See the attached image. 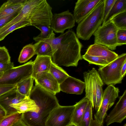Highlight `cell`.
Returning a JSON list of instances; mask_svg holds the SVG:
<instances>
[{
  "mask_svg": "<svg viewBox=\"0 0 126 126\" xmlns=\"http://www.w3.org/2000/svg\"><path fill=\"white\" fill-rule=\"evenodd\" d=\"M50 44L52 61L59 66L77 67L79 61L82 59L81 53L82 45L72 30L69 29L55 37Z\"/></svg>",
  "mask_w": 126,
  "mask_h": 126,
  "instance_id": "6da1fadb",
  "label": "cell"
},
{
  "mask_svg": "<svg viewBox=\"0 0 126 126\" xmlns=\"http://www.w3.org/2000/svg\"><path fill=\"white\" fill-rule=\"evenodd\" d=\"M33 26L37 28L41 31V32L38 35L33 37V39L36 41H43L50 44L52 41L55 37V34L50 26L35 24Z\"/></svg>",
  "mask_w": 126,
  "mask_h": 126,
  "instance_id": "7402d4cb",
  "label": "cell"
},
{
  "mask_svg": "<svg viewBox=\"0 0 126 126\" xmlns=\"http://www.w3.org/2000/svg\"><path fill=\"white\" fill-rule=\"evenodd\" d=\"M115 0H105L102 24L104 22Z\"/></svg>",
  "mask_w": 126,
  "mask_h": 126,
  "instance_id": "e575fe53",
  "label": "cell"
},
{
  "mask_svg": "<svg viewBox=\"0 0 126 126\" xmlns=\"http://www.w3.org/2000/svg\"><path fill=\"white\" fill-rule=\"evenodd\" d=\"M12 126H28L22 120L21 118Z\"/></svg>",
  "mask_w": 126,
  "mask_h": 126,
  "instance_id": "f35d334b",
  "label": "cell"
},
{
  "mask_svg": "<svg viewBox=\"0 0 126 126\" xmlns=\"http://www.w3.org/2000/svg\"><path fill=\"white\" fill-rule=\"evenodd\" d=\"M75 22L73 15L67 10L60 13L53 15L50 26L55 32L63 33L66 30L74 27Z\"/></svg>",
  "mask_w": 126,
  "mask_h": 126,
  "instance_id": "8fae6325",
  "label": "cell"
},
{
  "mask_svg": "<svg viewBox=\"0 0 126 126\" xmlns=\"http://www.w3.org/2000/svg\"><path fill=\"white\" fill-rule=\"evenodd\" d=\"M75 105H59L51 111L46 123V126H68L71 124Z\"/></svg>",
  "mask_w": 126,
  "mask_h": 126,
  "instance_id": "30bf717a",
  "label": "cell"
},
{
  "mask_svg": "<svg viewBox=\"0 0 126 126\" xmlns=\"http://www.w3.org/2000/svg\"><path fill=\"white\" fill-rule=\"evenodd\" d=\"M13 63L11 61L0 62V73H4L14 67Z\"/></svg>",
  "mask_w": 126,
  "mask_h": 126,
  "instance_id": "74e56055",
  "label": "cell"
},
{
  "mask_svg": "<svg viewBox=\"0 0 126 126\" xmlns=\"http://www.w3.org/2000/svg\"><path fill=\"white\" fill-rule=\"evenodd\" d=\"M110 21L112 22L118 29H126V11L116 15Z\"/></svg>",
  "mask_w": 126,
  "mask_h": 126,
  "instance_id": "4dcf8cb0",
  "label": "cell"
},
{
  "mask_svg": "<svg viewBox=\"0 0 126 126\" xmlns=\"http://www.w3.org/2000/svg\"><path fill=\"white\" fill-rule=\"evenodd\" d=\"M29 26H31L30 23L26 20H23L10 27L0 34V41L4 39L10 33L15 30Z\"/></svg>",
  "mask_w": 126,
  "mask_h": 126,
  "instance_id": "f1b7e54d",
  "label": "cell"
},
{
  "mask_svg": "<svg viewBox=\"0 0 126 126\" xmlns=\"http://www.w3.org/2000/svg\"><path fill=\"white\" fill-rule=\"evenodd\" d=\"M126 117V90L119 98L118 101L109 114L105 122L108 126L114 123H121Z\"/></svg>",
  "mask_w": 126,
  "mask_h": 126,
  "instance_id": "7c38bea8",
  "label": "cell"
},
{
  "mask_svg": "<svg viewBox=\"0 0 126 126\" xmlns=\"http://www.w3.org/2000/svg\"><path fill=\"white\" fill-rule=\"evenodd\" d=\"M10 106L19 114L30 111L37 112L39 109L34 101L26 96L18 103L12 104Z\"/></svg>",
  "mask_w": 126,
  "mask_h": 126,
  "instance_id": "d6986e66",
  "label": "cell"
},
{
  "mask_svg": "<svg viewBox=\"0 0 126 126\" xmlns=\"http://www.w3.org/2000/svg\"><path fill=\"white\" fill-rule=\"evenodd\" d=\"M126 61V53L119 55L114 60L104 66H100L98 72L104 83L108 85L122 83L124 78L121 70Z\"/></svg>",
  "mask_w": 126,
  "mask_h": 126,
  "instance_id": "8992f818",
  "label": "cell"
},
{
  "mask_svg": "<svg viewBox=\"0 0 126 126\" xmlns=\"http://www.w3.org/2000/svg\"><path fill=\"white\" fill-rule=\"evenodd\" d=\"M60 91L67 93L81 94L85 88L84 82L70 76L59 84Z\"/></svg>",
  "mask_w": 126,
  "mask_h": 126,
  "instance_id": "2e32d148",
  "label": "cell"
},
{
  "mask_svg": "<svg viewBox=\"0 0 126 126\" xmlns=\"http://www.w3.org/2000/svg\"><path fill=\"white\" fill-rule=\"evenodd\" d=\"M119 92V89L112 85H108L103 92L101 104L94 115V120L102 126L108 110L114 104Z\"/></svg>",
  "mask_w": 126,
  "mask_h": 126,
  "instance_id": "9c48e42d",
  "label": "cell"
},
{
  "mask_svg": "<svg viewBox=\"0 0 126 126\" xmlns=\"http://www.w3.org/2000/svg\"><path fill=\"white\" fill-rule=\"evenodd\" d=\"M89 100L85 96L75 105L74 109L70 126H78L85 110Z\"/></svg>",
  "mask_w": 126,
  "mask_h": 126,
  "instance_id": "44dd1931",
  "label": "cell"
},
{
  "mask_svg": "<svg viewBox=\"0 0 126 126\" xmlns=\"http://www.w3.org/2000/svg\"><path fill=\"white\" fill-rule=\"evenodd\" d=\"M3 74V73H0V77L2 76Z\"/></svg>",
  "mask_w": 126,
  "mask_h": 126,
  "instance_id": "ee69618b",
  "label": "cell"
},
{
  "mask_svg": "<svg viewBox=\"0 0 126 126\" xmlns=\"http://www.w3.org/2000/svg\"><path fill=\"white\" fill-rule=\"evenodd\" d=\"M126 72V61L123 64L121 70V74L123 77L125 76Z\"/></svg>",
  "mask_w": 126,
  "mask_h": 126,
  "instance_id": "ab89813d",
  "label": "cell"
},
{
  "mask_svg": "<svg viewBox=\"0 0 126 126\" xmlns=\"http://www.w3.org/2000/svg\"><path fill=\"white\" fill-rule=\"evenodd\" d=\"M0 115L5 116L6 115V113L5 111L0 107Z\"/></svg>",
  "mask_w": 126,
  "mask_h": 126,
  "instance_id": "b9f144b4",
  "label": "cell"
},
{
  "mask_svg": "<svg viewBox=\"0 0 126 126\" xmlns=\"http://www.w3.org/2000/svg\"><path fill=\"white\" fill-rule=\"evenodd\" d=\"M26 96L16 91L0 98V107L6 112V115L17 112L11 105L17 103Z\"/></svg>",
  "mask_w": 126,
  "mask_h": 126,
  "instance_id": "e0dca14e",
  "label": "cell"
},
{
  "mask_svg": "<svg viewBox=\"0 0 126 126\" xmlns=\"http://www.w3.org/2000/svg\"><path fill=\"white\" fill-rule=\"evenodd\" d=\"M11 61L8 50L5 47L0 46V62Z\"/></svg>",
  "mask_w": 126,
  "mask_h": 126,
  "instance_id": "8d00e7d4",
  "label": "cell"
},
{
  "mask_svg": "<svg viewBox=\"0 0 126 126\" xmlns=\"http://www.w3.org/2000/svg\"><path fill=\"white\" fill-rule=\"evenodd\" d=\"M126 124H125L123 126H126Z\"/></svg>",
  "mask_w": 126,
  "mask_h": 126,
  "instance_id": "f6af8a7d",
  "label": "cell"
},
{
  "mask_svg": "<svg viewBox=\"0 0 126 126\" xmlns=\"http://www.w3.org/2000/svg\"><path fill=\"white\" fill-rule=\"evenodd\" d=\"M101 0H78L75 3L74 16L79 23L94 9Z\"/></svg>",
  "mask_w": 126,
  "mask_h": 126,
  "instance_id": "4fadbf2b",
  "label": "cell"
},
{
  "mask_svg": "<svg viewBox=\"0 0 126 126\" xmlns=\"http://www.w3.org/2000/svg\"><path fill=\"white\" fill-rule=\"evenodd\" d=\"M82 56V59L88 62L90 64L104 66L109 63L106 60L97 57L90 55L86 53Z\"/></svg>",
  "mask_w": 126,
  "mask_h": 126,
  "instance_id": "1f68e13d",
  "label": "cell"
},
{
  "mask_svg": "<svg viewBox=\"0 0 126 126\" xmlns=\"http://www.w3.org/2000/svg\"><path fill=\"white\" fill-rule=\"evenodd\" d=\"M90 126H102L95 120L92 121Z\"/></svg>",
  "mask_w": 126,
  "mask_h": 126,
  "instance_id": "60d3db41",
  "label": "cell"
},
{
  "mask_svg": "<svg viewBox=\"0 0 126 126\" xmlns=\"http://www.w3.org/2000/svg\"><path fill=\"white\" fill-rule=\"evenodd\" d=\"M88 55L97 57L106 60L109 63L118 57V55L104 46L94 44L90 46L85 53Z\"/></svg>",
  "mask_w": 126,
  "mask_h": 126,
  "instance_id": "9a60e30c",
  "label": "cell"
},
{
  "mask_svg": "<svg viewBox=\"0 0 126 126\" xmlns=\"http://www.w3.org/2000/svg\"><path fill=\"white\" fill-rule=\"evenodd\" d=\"M83 77L85 84V97L91 102L96 111L101 104L104 84L100 75L94 68L85 72Z\"/></svg>",
  "mask_w": 126,
  "mask_h": 126,
  "instance_id": "277c9868",
  "label": "cell"
},
{
  "mask_svg": "<svg viewBox=\"0 0 126 126\" xmlns=\"http://www.w3.org/2000/svg\"><path fill=\"white\" fill-rule=\"evenodd\" d=\"M118 46L126 44V29H118L117 33Z\"/></svg>",
  "mask_w": 126,
  "mask_h": 126,
  "instance_id": "836d02e7",
  "label": "cell"
},
{
  "mask_svg": "<svg viewBox=\"0 0 126 126\" xmlns=\"http://www.w3.org/2000/svg\"><path fill=\"white\" fill-rule=\"evenodd\" d=\"M16 90V85H0V98Z\"/></svg>",
  "mask_w": 126,
  "mask_h": 126,
  "instance_id": "d6a6232c",
  "label": "cell"
},
{
  "mask_svg": "<svg viewBox=\"0 0 126 126\" xmlns=\"http://www.w3.org/2000/svg\"><path fill=\"white\" fill-rule=\"evenodd\" d=\"M26 0H9L0 7V18L20 10Z\"/></svg>",
  "mask_w": 126,
  "mask_h": 126,
  "instance_id": "ffe728a7",
  "label": "cell"
},
{
  "mask_svg": "<svg viewBox=\"0 0 126 126\" xmlns=\"http://www.w3.org/2000/svg\"><path fill=\"white\" fill-rule=\"evenodd\" d=\"M118 29L111 21L100 26L93 34L94 44L101 45L111 50L118 46L117 33Z\"/></svg>",
  "mask_w": 126,
  "mask_h": 126,
  "instance_id": "52a82bcc",
  "label": "cell"
},
{
  "mask_svg": "<svg viewBox=\"0 0 126 126\" xmlns=\"http://www.w3.org/2000/svg\"><path fill=\"white\" fill-rule=\"evenodd\" d=\"M52 62V58L50 57L37 55L33 62L32 77L34 79L38 73L49 72Z\"/></svg>",
  "mask_w": 126,
  "mask_h": 126,
  "instance_id": "ac0fdd59",
  "label": "cell"
},
{
  "mask_svg": "<svg viewBox=\"0 0 126 126\" xmlns=\"http://www.w3.org/2000/svg\"><path fill=\"white\" fill-rule=\"evenodd\" d=\"M60 84L69 76L61 67L52 62L49 71Z\"/></svg>",
  "mask_w": 126,
  "mask_h": 126,
  "instance_id": "484cf974",
  "label": "cell"
},
{
  "mask_svg": "<svg viewBox=\"0 0 126 126\" xmlns=\"http://www.w3.org/2000/svg\"><path fill=\"white\" fill-rule=\"evenodd\" d=\"M34 80L41 87L55 95L60 91L59 84L49 72L38 73Z\"/></svg>",
  "mask_w": 126,
  "mask_h": 126,
  "instance_id": "5bb4252c",
  "label": "cell"
},
{
  "mask_svg": "<svg viewBox=\"0 0 126 126\" xmlns=\"http://www.w3.org/2000/svg\"><path fill=\"white\" fill-rule=\"evenodd\" d=\"M105 0H101L92 11L78 24L76 29L77 37L89 40L102 23Z\"/></svg>",
  "mask_w": 126,
  "mask_h": 126,
  "instance_id": "3957f363",
  "label": "cell"
},
{
  "mask_svg": "<svg viewBox=\"0 0 126 126\" xmlns=\"http://www.w3.org/2000/svg\"><path fill=\"white\" fill-rule=\"evenodd\" d=\"M32 99L38 107L39 110L37 112L30 111L22 113L21 119L28 126H46V121L51 111L60 105L57 99L45 101L36 98Z\"/></svg>",
  "mask_w": 126,
  "mask_h": 126,
  "instance_id": "5b68a950",
  "label": "cell"
},
{
  "mask_svg": "<svg viewBox=\"0 0 126 126\" xmlns=\"http://www.w3.org/2000/svg\"><path fill=\"white\" fill-rule=\"evenodd\" d=\"M92 108L91 103L89 101L84 113L78 126H90L93 120Z\"/></svg>",
  "mask_w": 126,
  "mask_h": 126,
  "instance_id": "83f0119b",
  "label": "cell"
},
{
  "mask_svg": "<svg viewBox=\"0 0 126 126\" xmlns=\"http://www.w3.org/2000/svg\"><path fill=\"white\" fill-rule=\"evenodd\" d=\"M35 54L33 45L30 44L24 47L19 56L18 61L20 63H25Z\"/></svg>",
  "mask_w": 126,
  "mask_h": 126,
  "instance_id": "4316f807",
  "label": "cell"
},
{
  "mask_svg": "<svg viewBox=\"0 0 126 126\" xmlns=\"http://www.w3.org/2000/svg\"><path fill=\"white\" fill-rule=\"evenodd\" d=\"M126 11V0H115L104 22L102 25L110 21L118 14Z\"/></svg>",
  "mask_w": 126,
  "mask_h": 126,
  "instance_id": "603a6c76",
  "label": "cell"
},
{
  "mask_svg": "<svg viewBox=\"0 0 126 126\" xmlns=\"http://www.w3.org/2000/svg\"><path fill=\"white\" fill-rule=\"evenodd\" d=\"M35 54L37 56H48L52 58L53 52L51 44L47 42L39 41L33 45Z\"/></svg>",
  "mask_w": 126,
  "mask_h": 126,
  "instance_id": "d4e9b609",
  "label": "cell"
},
{
  "mask_svg": "<svg viewBox=\"0 0 126 126\" xmlns=\"http://www.w3.org/2000/svg\"><path fill=\"white\" fill-rule=\"evenodd\" d=\"M22 113L17 112L6 116L0 121V126H12L21 118Z\"/></svg>",
  "mask_w": 126,
  "mask_h": 126,
  "instance_id": "f546056e",
  "label": "cell"
},
{
  "mask_svg": "<svg viewBox=\"0 0 126 126\" xmlns=\"http://www.w3.org/2000/svg\"><path fill=\"white\" fill-rule=\"evenodd\" d=\"M5 116L1 115H0V121L2 120L5 117Z\"/></svg>",
  "mask_w": 126,
  "mask_h": 126,
  "instance_id": "7bdbcfd3",
  "label": "cell"
},
{
  "mask_svg": "<svg viewBox=\"0 0 126 126\" xmlns=\"http://www.w3.org/2000/svg\"><path fill=\"white\" fill-rule=\"evenodd\" d=\"M20 10L17 11L11 14L0 18V29L9 22L16 16Z\"/></svg>",
  "mask_w": 126,
  "mask_h": 126,
  "instance_id": "d590c367",
  "label": "cell"
},
{
  "mask_svg": "<svg viewBox=\"0 0 126 126\" xmlns=\"http://www.w3.org/2000/svg\"><path fill=\"white\" fill-rule=\"evenodd\" d=\"M33 62L31 60L22 65L14 67L3 73L0 77V85H16L32 77Z\"/></svg>",
  "mask_w": 126,
  "mask_h": 126,
  "instance_id": "ba28073f",
  "label": "cell"
},
{
  "mask_svg": "<svg viewBox=\"0 0 126 126\" xmlns=\"http://www.w3.org/2000/svg\"><path fill=\"white\" fill-rule=\"evenodd\" d=\"M34 80L31 77L19 82L16 85V91L21 94L29 97L33 87Z\"/></svg>",
  "mask_w": 126,
  "mask_h": 126,
  "instance_id": "cb8c5ba5",
  "label": "cell"
},
{
  "mask_svg": "<svg viewBox=\"0 0 126 126\" xmlns=\"http://www.w3.org/2000/svg\"><path fill=\"white\" fill-rule=\"evenodd\" d=\"M52 8L46 0H26L20 10L24 19L31 26H50L53 14Z\"/></svg>",
  "mask_w": 126,
  "mask_h": 126,
  "instance_id": "7a4b0ae2",
  "label": "cell"
},
{
  "mask_svg": "<svg viewBox=\"0 0 126 126\" xmlns=\"http://www.w3.org/2000/svg\"></svg>",
  "mask_w": 126,
  "mask_h": 126,
  "instance_id": "bcb514c9",
  "label": "cell"
}]
</instances>
